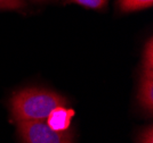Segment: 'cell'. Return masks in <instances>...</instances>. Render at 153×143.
<instances>
[{
	"mask_svg": "<svg viewBox=\"0 0 153 143\" xmlns=\"http://www.w3.org/2000/svg\"><path fill=\"white\" fill-rule=\"evenodd\" d=\"M74 110L65 106H58L54 108L46 118V124L51 130L57 132H68L70 130L71 122L74 116Z\"/></svg>",
	"mask_w": 153,
	"mask_h": 143,
	"instance_id": "obj_4",
	"label": "cell"
},
{
	"mask_svg": "<svg viewBox=\"0 0 153 143\" xmlns=\"http://www.w3.org/2000/svg\"><path fill=\"white\" fill-rule=\"evenodd\" d=\"M37 1H39V0H37Z\"/></svg>",
	"mask_w": 153,
	"mask_h": 143,
	"instance_id": "obj_10",
	"label": "cell"
},
{
	"mask_svg": "<svg viewBox=\"0 0 153 143\" xmlns=\"http://www.w3.org/2000/svg\"><path fill=\"white\" fill-rule=\"evenodd\" d=\"M142 69H143V70H151V72H153V40H152V37L149 39L147 43H145V47H144Z\"/></svg>",
	"mask_w": 153,
	"mask_h": 143,
	"instance_id": "obj_6",
	"label": "cell"
},
{
	"mask_svg": "<svg viewBox=\"0 0 153 143\" xmlns=\"http://www.w3.org/2000/svg\"><path fill=\"white\" fill-rule=\"evenodd\" d=\"M66 99L48 89L25 87L14 92L9 100L13 120L19 123L46 120L49 112L58 106H65Z\"/></svg>",
	"mask_w": 153,
	"mask_h": 143,
	"instance_id": "obj_1",
	"label": "cell"
},
{
	"mask_svg": "<svg viewBox=\"0 0 153 143\" xmlns=\"http://www.w3.org/2000/svg\"><path fill=\"white\" fill-rule=\"evenodd\" d=\"M22 143H73L72 133L51 130L45 120L19 123Z\"/></svg>",
	"mask_w": 153,
	"mask_h": 143,
	"instance_id": "obj_2",
	"label": "cell"
},
{
	"mask_svg": "<svg viewBox=\"0 0 153 143\" xmlns=\"http://www.w3.org/2000/svg\"><path fill=\"white\" fill-rule=\"evenodd\" d=\"M137 143H153V128L152 126L144 127L137 135Z\"/></svg>",
	"mask_w": 153,
	"mask_h": 143,
	"instance_id": "obj_9",
	"label": "cell"
},
{
	"mask_svg": "<svg viewBox=\"0 0 153 143\" xmlns=\"http://www.w3.org/2000/svg\"><path fill=\"white\" fill-rule=\"evenodd\" d=\"M117 4L122 12H133L152 7L153 0H117Z\"/></svg>",
	"mask_w": 153,
	"mask_h": 143,
	"instance_id": "obj_5",
	"label": "cell"
},
{
	"mask_svg": "<svg viewBox=\"0 0 153 143\" xmlns=\"http://www.w3.org/2000/svg\"><path fill=\"white\" fill-rule=\"evenodd\" d=\"M137 102L142 110L152 115L153 110V72L143 70L140 78L138 93H137Z\"/></svg>",
	"mask_w": 153,
	"mask_h": 143,
	"instance_id": "obj_3",
	"label": "cell"
},
{
	"mask_svg": "<svg viewBox=\"0 0 153 143\" xmlns=\"http://www.w3.org/2000/svg\"><path fill=\"white\" fill-rule=\"evenodd\" d=\"M69 1L76 4L79 6L86 7L89 9H96V10L105 8L108 2V0H69Z\"/></svg>",
	"mask_w": 153,
	"mask_h": 143,
	"instance_id": "obj_7",
	"label": "cell"
},
{
	"mask_svg": "<svg viewBox=\"0 0 153 143\" xmlns=\"http://www.w3.org/2000/svg\"><path fill=\"white\" fill-rule=\"evenodd\" d=\"M25 7L24 0H0V9L19 10Z\"/></svg>",
	"mask_w": 153,
	"mask_h": 143,
	"instance_id": "obj_8",
	"label": "cell"
}]
</instances>
